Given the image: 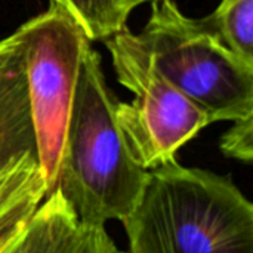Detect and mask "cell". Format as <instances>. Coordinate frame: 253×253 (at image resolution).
<instances>
[{
  "instance_id": "11",
  "label": "cell",
  "mask_w": 253,
  "mask_h": 253,
  "mask_svg": "<svg viewBox=\"0 0 253 253\" xmlns=\"http://www.w3.org/2000/svg\"><path fill=\"white\" fill-rule=\"evenodd\" d=\"M42 185H44V181L37 163V156L24 157L0 176V216L28 191Z\"/></svg>"
},
{
  "instance_id": "14",
  "label": "cell",
  "mask_w": 253,
  "mask_h": 253,
  "mask_svg": "<svg viewBox=\"0 0 253 253\" xmlns=\"http://www.w3.org/2000/svg\"><path fill=\"white\" fill-rule=\"evenodd\" d=\"M116 1H117L120 10L125 13V16H129L130 12H132L135 7L141 6V4L145 3V1H151V0H116Z\"/></svg>"
},
{
  "instance_id": "13",
  "label": "cell",
  "mask_w": 253,
  "mask_h": 253,
  "mask_svg": "<svg viewBox=\"0 0 253 253\" xmlns=\"http://www.w3.org/2000/svg\"><path fill=\"white\" fill-rule=\"evenodd\" d=\"M65 253H120L105 227H82V233Z\"/></svg>"
},
{
  "instance_id": "6",
  "label": "cell",
  "mask_w": 253,
  "mask_h": 253,
  "mask_svg": "<svg viewBox=\"0 0 253 253\" xmlns=\"http://www.w3.org/2000/svg\"><path fill=\"white\" fill-rule=\"evenodd\" d=\"M36 154L21 27L0 40V176Z\"/></svg>"
},
{
  "instance_id": "3",
  "label": "cell",
  "mask_w": 253,
  "mask_h": 253,
  "mask_svg": "<svg viewBox=\"0 0 253 253\" xmlns=\"http://www.w3.org/2000/svg\"><path fill=\"white\" fill-rule=\"evenodd\" d=\"M153 64L211 120L253 117V65L233 53L202 21L175 0H151L145 27L136 34Z\"/></svg>"
},
{
  "instance_id": "4",
  "label": "cell",
  "mask_w": 253,
  "mask_h": 253,
  "mask_svg": "<svg viewBox=\"0 0 253 253\" xmlns=\"http://www.w3.org/2000/svg\"><path fill=\"white\" fill-rule=\"evenodd\" d=\"M104 43L117 82L133 93L130 102L119 101L116 110L133 160L145 170L175 162L176 151L212 125L209 117L160 74L127 27Z\"/></svg>"
},
{
  "instance_id": "5",
  "label": "cell",
  "mask_w": 253,
  "mask_h": 253,
  "mask_svg": "<svg viewBox=\"0 0 253 253\" xmlns=\"http://www.w3.org/2000/svg\"><path fill=\"white\" fill-rule=\"evenodd\" d=\"M25 77L37 163L49 196L56 185L82 49L87 40L74 16L61 4L21 25Z\"/></svg>"
},
{
  "instance_id": "10",
  "label": "cell",
  "mask_w": 253,
  "mask_h": 253,
  "mask_svg": "<svg viewBox=\"0 0 253 253\" xmlns=\"http://www.w3.org/2000/svg\"><path fill=\"white\" fill-rule=\"evenodd\" d=\"M46 197V187L28 191L0 216V253H15L21 245L30 221Z\"/></svg>"
},
{
  "instance_id": "1",
  "label": "cell",
  "mask_w": 253,
  "mask_h": 253,
  "mask_svg": "<svg viewBox=\"0 0 253 253\" xmlns=\"http://www.w3.org/2000/svg\"><path fill=\"white\" fill-rule=\"evenodd\" d=\"M127 253H253V205L228 176L176 160L147 170L122 219Z\"/></svg>"
},
{
  "instance_id": "15",
  "label": "cell",
  "mask_w": 253,
  "mask_h": 253,
  "mask_svg": "<svg viewBox=\"0 0 253 253\" xmlns=\"http://www.w3.org/2000/svg\"><path fill=\"white\" fill-rule=\"evenodd\" d=\"M50 3H58V4H61V6H64V3H62V0H50Z\"/></svg>"
},
{
  "instance_id": "12",
  "label": "cell",
  "mask_w": 253,
  "mask_h": 253,
  "mask_svg": "<svg viewBox=\"0 0 253 253\" xmlns=\"http://www.w3.org/2000/svg\"><path fill=\"white\" fill-rule=\"evenodd\" d=\"M219 147L227 157L251 165L253 159V117L233 122L231 127L222 135Z\"/></svg>"
},
{
  "instance_id": "8",
  "label": "cell",
  "mask_w": 253,
  "mask_h": 253,
  "mask_svg": "<svg viewBox=\"0 0 253 253\" xmlns=\"http://www.w3.org/2000/svg\"><path fill=\"white\" fill-rule=\"evenodd\" d=\"M202 21L233 53L253 65V0H221Z\"/></svg>"
},
{
  "instance_id": "7",
  "label": "cell",
  "mask_w": 253,
  "mask_h": 253,
  "mask_svg": "<svg viewBox=\"0 0 253 253\" xmlns=\"http://www.w3.org/2000/svg\"><path fill=\"white\" fill-rule=\"evenodd\" d=\"M80 233L82 225L71 206L53 190L34 212L15 253H65Z\"/></svg>"
},
{
  "instance_id": "9",
  "label": "cell",
  "mask_w": 253,
  "mask_h": 253,
  "mask_svg": "<svg viewBox=\"0 0 253 253\" xmlns=\"http://www.w3.org/2000/svg\"><path fill=\"white\" fill-rule=\"evenodd\" d=\"M90 42H104L127 27V16L116 0H62Z\"/></svg>"
},
{
  "instance_id": "2",
  "label": "cell",
  "mask_w": 253,
  "mask_h": 253,
  "mask_svg": "<svg viewBox=\"0 0 253 253\" xmlns=\"http://www.w3.org/2000/svg\"><path fill=\"white\" fill-rule=\"evenodd\" d=\"M117 104L101 56L87 39L55 185L82 227L122 221L135 206L147 176L127 148L116 116Z\"/></svg>"
}]
</instances>
